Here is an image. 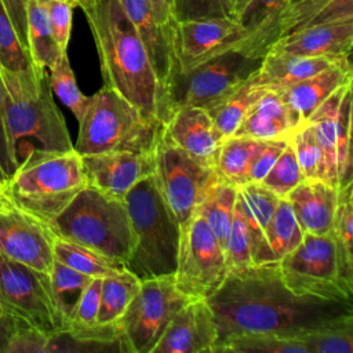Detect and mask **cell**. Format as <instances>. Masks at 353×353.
Masks as SVG:
<instances>
[{"label": "cell", "instance_id": "cell-1", "mask_svg": "<svg viewBox=\"0 0 353 353\" xmlns=\"http://www.w3.org/2000/svg\"><path fill=\"white\" fill-rule=\"evenodd\" d=\"M207 302L218 328L216 345L245 332H270L302 339L324 323L353 314V301H324L292 292L284 284L277 262L251 265L228 273Z\"/></svg>", "mask_w": 353, "mask_h": 353}, {"label": "cell", "instance_id": "cell-2", "mask_svg": "<svg viewBox=\"0 0 353 353\" xmlns=\"http://www.w3.org/2000/svg\"><path fill=\"white\" fill-rule=\"evenodd\" d=\"M101 61L103 85L120 92L146 119L161 123L159 85L146 50L119 0H81Z\"/></svg>", "mask_w": 353, "mask_h": 353}, {"label": "cell", "instance_id": "cell-3", "mask_svg": "<svg viewBox=\"0 0 353 353\" xmlns=\"http://www.w3.org/2000/svg\"><path fill=\"white\" fill-rule=\"evenodd\" d=\"M4 182L11 203L47 225L87 186L81 156L74 149L33 148Z\"/></svg>", "mask_w": 353, "mask_h": 353}, {"label": "cell", "instance_id": "cell-4", "mask_svg": "<svg viewBox=\"0 0 353 353\" xmlns=\"http://www.w3.org/2000/svg\"><path fill=\"white\" fill-rule=\"evenodd\" d=\"M6 101V131L17 164L18 142L34 138L44 150L74 149L62 113L52 98L47 70L8 72L0 68Z\"/></svg>", "mask_w": 353, "mask_h": 353}, {"label": "cell", "instance_id": "cell-5", "mask_svg": "<svg viewBox=\"0 0 353 353\" xmlns=\"http://www.w3.org/2000/svg\"><path fill=\"white\" fill-rule=\"evenodd\" d=\"M124 203L135 243L124 266L141 281L174 276L181 225L170 214L153 175L141 179L125 194Z\"/></svg>", "mask_w": 353, "mask_h": 353}, {"label": "cell", "instance_id": "cell-6", "mask_svg": "<svg viewBox=\"0 0 353 353\" xmlns=\"http://www.w3.org/2000/svg\"><path fill=\"white\" fill-rule=\"evenodd\" d=\"M48 228L59 239L88 247L121 263L130 258L135 243L124 200L88 185Z\"/></svg>", "mask_w": 353, "mask_h": 353}, {"label": "cell", "instance_id": "cell-7", "mask_svg": "<svg viewBox=\"0 0 353 353\" xmlns=\"http://www.w3.org/2000/svg\"><path fill=\"white\" fill-rule=\"evenodd\" d=\"M160 125V121L146 119L120 92L103 85L90 97L73 146L80 156L116 150L152 152Z\"/></svg>", "mask_w": 353, "mask_h": 353}, {"label": "cell", "instance_id": "cell-8", "mask_svg": "<svg viewBox=\"0 0 353 353\" xmlns=\"http://www.w3.org/2000/svg\"><path fill=\"white\" fill-rule=\"evenodd\" d=\"M261 59L233 48L194 68L178 72L168 91L165 120L182 106L212 110L255 74Z\"/></svg>", "mask_w": 353, "mask_h": 353}, {"label": "cell", "instance_id": "cell-9", "mask_svg": "<svg viewBox=\"0 0 353 353\" xmlns=\"http://www.w3.org/2000/svg\"><path fill=\"white\" fill-rule=\"evenodd\" d=\"M277 266L284 284L298 295L335 302L353 298V290L341 277L335 244L328 233H303L301 244L284 255Z\"/></svg>", "mask_w": 353, "mask_h": 353}, {"label": "cell", "instance_id": "cell-10", "mask_svg": "<svg viewBox=\"0 0 353 353\" xmlns=\"http://www.w3.org/2000/svg\"><path fill=\"white\" fill-rule=\"evenodd\" d=\"M228 265L223 247L204 218L194 211L181 225L174 283L190 299L210 298L225 281Z\"/></svg>", "mask_w": 353, "mask_h": 353}, {"label": "cell", "instance_id": "cell-11", "mask_svg": "<svg viewBox=\"0 0 353 353\" xmlns=\"http://www.w3.org/2000/svg\"><path fill=\"white\" fill-rule=\"evenodd\" d=\"M0 309L3 316L54 336L65 331L50 274L0 256Z\"/></svg>", "mask_w": 353, "mask_h": 353}, {"label": "cell", "instance_id": "cell-12", "mask_svg": "<svg viewBox=\"0 0 353 353\" xmlns=\"http://www.w3.org/2000/svg\"><path fill=\"white\" fill-rule=\"evenodd\" d=\"M152 175L170 214L182 225L196 211L216 172L164 138L160 130L153 148Z\"/></svg>", "mask_w": 353, "mask_h": 353}, {"label": "cell", "instance_id": "cell-13", "mask_svg": "<svg viewBox=\"0 0 353 353\" xmlns=\"http://www.w3.org/2000/svg\"><path fill=\"white\" fill-rule=\"evenodd\" d=\"M189 301L176 288L174 276L142 280L119 320L131 353H152L171 319Z\"/></svg>", "mask_w": 353, "mask_h": 353}, {"label": "cell", "instance_id": "cell-14", "mask_svg": "<svg viewBox=\"0 0 353 353\" xmlns=\"http://www.w3.org/2000/svg\"><path fill=\"white\" fill-rule=\"evenodd\" d=\"M55 234L47 223L14 204L0 207V256L50 274Z\"/></svg>", "mask_w": 353, "mask_h": 353}, {"label": "cell", "instance_id": "cell-15", "mask_svg": "<svg viewBox=\"0 0 353 353\" xmlns=\"http://www.w3.org/2000/svg\"><path fill=\"white\" fill-rule=\"evenodd\" d=\"M124 12L134 25L149 57L159 85L161 123L165 120L168 91L178 73L175 50V25L161 23L152 11L148 0H119Z\"/></svg>", "mask_w": 353, "mask_h": 353}, {"label": "cell", "instance_id": "cell-16", "mask_svg": "<svg viewBox=\"0 0 353 353\" xmlns=\"http://www.w3.org/2000/svg\"><path fill=\"white\" fill-rule=\"evenodd\" d=\"M245 29L232 17L176 21L175 50L178 72L194 68L239 46Z\"/></svg>", "mask_w": 353, "mask_h": 353}, {"label": "cell", "instance_id": "cell-17", "mask_svg": "<svg viewBox=\"0 0 353 353\" xmlns=\"http://www.w3.org/2000/svg\"><path fill=\"white\" fill-rule=\"evenodd\" d=\"M87 185L124 200L141 179L153 174V150H116L81 156Z\"/></svg>", "mask_w": 353, "mask_h": 353}, {"label": "cell", "instance_id": "cell-18", "mask_svg": "<svg viewBox=\"0 0 353 353\" xmlns=\"http://www.w3.org/2000/svg\"><path fill=\"white\" fill-rule=\"evenodd\" d=\"M218 328L207 299H190L171 319L152 353H214Z\"/></svg>", "mask_w": 353, "mask_h": 353}, {"label": "cell", "instance_id": "cell-19", "mask_svg": "<svg viewBox=\"0 0 353 353\" xmlns=\"http://www.w3.org/2000/svg\"><path fill=\"white\" fill-rule=\"evenodd\" d=\"M160 130L170 142L215 170L222 139L205 109L199 106L178 108L161 123Z\"/></svg>", "mask_w": 353, "mask_h": 353}, {"label": "cell", "instance_id": "cell-20", "mask_svg": "<svg viewBox=\"0 0 353 353\" xmlns=\"http://www.w3.org/2000/svg\"><path fill=\"white\" fill-rule=\"evenodd\" d=\"M352 48L353 18H349L305 28L279 39L269 50L305 57L350 58Z\"/></svg>", "mask_w": 353, "mask_h": 353}, {"label": "cell", "instance_id": "cell-21", "mask_svg": "<svg viewBox=\"0 0 353 353\" xmlns=\"http://www.w3.org/2000/svg\"><path fill=\"white\" fill-rule=\"evenodd\" d=\"M350 81H353V69L350 58H345L305 80L276 91L283 97L296 125H301L334 91Z\"/></svg>", "mask_w": 353, "mask_h": 353}, {"label": "cell", "instance_id": "cell-22", "mask_svg": "<svg viewBox=\"0 0 353 353\" xmlns=\"http://www.w3.org/2000/svg\"><path fill=\"white\" fill-rule=\"evenodd\" d=\"M285 199L303 233H328L338 200L336 186L323 179H303Z\"/></svg>", "mask_w": 353, "mask_h": 353}, {"label": "cell", "instance_id": "cell-23", "mask_svg": "<svg viewBox=\"0 0 353 353\" xmlns=\"http://www.w3.org/2000/svg\"><path fill=\"white\" fill-rule=\"evenodd\" d=\"M296 127L280 92L266 88L247 110L233 135L256 139H281L290 138Z\"/></svg>", "mask_w": 353, "mask_h": 353}, {"label": "cell", "instance_id": "cell-24", "mask_svg": "<svg viewBox=\"0 0 353 353\" xmlns=\"http://www.w3.org/2000/svg\"><path fill=\"white\" fill-rule=\"evenodd\" d=\"M349 18H353V0H292L272 26L269 48L279 39L305 28Z\"/></svg>", "mask_w": 353, "mask_h": 353}, {"label": "cell", "instance_id": "cell-25", "mask_svg": "<svg viewBox=\"0 0 353 353\" xmlns=\"http://www.w3.org/2000/svg\"><path fill=\"white\" fill-rule=\"evenodd\" d=\"M345 58L305 57L269 50L261 59L254 81L268 90H281L305 80Z\"/></svg>", "mask_w": 353, "mask_h": 353}, {"label": "cell", "instance_id": "cell-26", "mask_svg": "<svg viewBox=\"0 0 353 353\" xmlns=\"http://www.w3.org/2000/svg\"><path fill=\"white\" fill-rule=\"evenodd\" d=\"M280 199L261 183L250 182L237 186V201L245 216L251 236L252 265L272 262L265 239V228Z\"/></svg>", "mask_w": 353, "mask_h": 353}, {"label": "cell", "instance_id": "cell-27", "mask_svg": "<svg viewBox=\"0 0 353 353\" xmlns=\"http://www.w3.org/2000/svg\"><path fill=\"white\" fill-rule=\"evenodd\" d=\"M52 352H117L131 353L120 323L91 325H69L50 338L48 353Z\"/></svg>", "mask_w": 353, "mask_h": 353}, {"label": "cell", "instance_id": "cell-28", "mask_svg": "<svg viewBox=\"0 0 353 353\" xmlns=\"http://www.w3.org/2000/svg\"><path fill=\"white\" fill-rule=\"evenodd\" d=\"M292 0H250L243 12L237 17L247 34L237 50L262 58L269 48V34L280 12Z\"/></svg>", "mask_w": 353, "mask_h": 353}, {"label": "cell", "instance_id": "cell-29", "mask_svg": "<svg viewBox=\"0 0 353 353\" xmlns=\"http://www.w3.org/2000/svg\"><path fill=\"white\" fill-rule=\"evenodd\" d=\"M268 139L232 135L221 142L215 172L216 175L234 186L247 183L250 167Z\"/></svg>", "mask_w": 353, "mask_h": 353}, {"label": "cell", "instance_id": "cell-30", "mask_svg": "<svg viewBox=\"0 0 353 353\" xmlns=\"http://www.w3.org/2000/svg\"><path fill=\"white\" fill-rule=\"evenodd\" d=\"M328 234L335 244L341 277L353 290V181L338 188L335 214Z\"/></svg>", "mask_w": 353, "mask_h": 353}, {"label": "cell", "instance_id": "cell-31", "mask_svg": "<svg viewBox=\"0 0 353 353\" xmlns=\"http://www.w3.org/2000/svg\"><path fill=\"white\" fill-rule=\"evenodd\" d=\"M26 48L36 69L47 70L66 51H61L54 40L47 10L41 0H25Z\"/></svg>", "mask_w": 353, "mask_h": 353}, {"label": "cell", "instance_id": "cell-32", "mask_svg": "<svg viewBox=\"0 0 353 353\" xmlns=\"http://www.w3.org/2000/svg\"><path fill=\"white\" fill-rule=\"evenodd\" d=\"M237 186L222 181L218 175L203 194L196 211L204 218L223 247L233 221Z\"/></svg>", "mask_w": 353, "mask_h": 353}, {"label": "cell", "instance_id": "cell-33", "mask_svg": "<svg viewBox=\"0 0 353 353\" xmlns=\"http://www.w3.org/2000/svg\"><path fill=\"white\" fill-rule=\"evenodd\" d=\"M54 259L92 279H103L127 270L124 263L119 261L57 236L54 240Z\"/></svg>", "mask_w": 353, "mask_h": 353}, {"label": "cell", "instance_id": "cell-34", "mask_svg": "<svg viewBox=\"0 0 353 353\" xmlns=\"http://www.w3.org/2000/svg\"><path fill=\"white\" fill-rule=\"evenodd\" d=\"M352 83L353 81L346 83L334 91L306 120L313 125L316 138L324 152L327 163V182L336 188V113L342 95Z\"/></svg>", "mask_w": 353, "mask_h": 353}, {"label": "cell", "instance_id": "cell-35", "mask_svg": "<svg viewBox=\"0 0 353 353\" xmlns=\"http://www.w3.org/2000/svg\"><path fill=\"white\" fill-rule=\"evenodd\" d=\"M139 287L141 280L128 270L103 277L97 323H117L127 310L132 298L137 295Z\"/></svg>", "mask_w": 353, "mask_h": 353}, {"label": "cell", "instance_id": "cell-36", "mask_svg": "<svg viewBox=\"0 0 353 353\" xmlns=\"http://www.w3.org/2000/svg\"><path fill=\"white\" fill-rule=\"evenodd\" d=\"M309 353L305 342L270 332H245L219 342L214 353Z\"/></svg>", "mask_w": 353, "mask_h": 353}, {"label": "cell", "instance_id": "cell-37", "mask_svg": "<svg viewBox=\"0 0 353 353\" xmlns=\"http://www.w3.org/2000/svg\"><path fill=\"white\" fill-rule=\"evenodd\" d=\"M265 90V87H261L254 81L252 76L229 97H226L218 106L208 112L222 141L236 132L247 110Z\"/></svg>", "mask_w": 353, "mask_h": 353}, {"label": "cell", "instance_id": "cell-38", "mask_svg": "<svg viewBox=\"0 0 353 353\" xmlns=\"http://www.w3.org/2000/svg\"><path fill=\"white\" fill-rule=\"evenodd\" d=\"M265 239L272 262H279L284 255L301 244L303 232L285 197L279 200L277 207L265 228Z\"/></svg>", "mask_w": 353, "mask_h": 353}, {"label": "cell", "instance_id": "cell-39", "mask_svg": "<svg viewBox=\"0 0 353 353\" xmlns=\"http://www.w3.org/2000/svg\"><path fill=\"white\" fill-rule=\"evenodd\" d=\"M309 353H353V314L341 316L302 336Z\"/></svg>", "mask_w": 353, "mask_h": 353}, {"label": "cell", "instance_id": "cell-40", "mask_svg": "<svg viewBox=\"0 0 353 353\" xmlns=\"http://www.w3.org/2000/svg\"><path fill=\"white\" fill-rule=\"evenodd\" d=\"M92 277L85 276L54 259L50 272V283L57 307L65 321V328L73 314V310L84 288L88 285Z\"/></svg>", "mask_w": 353, "mask_h": 353}, {"label": "cell", "instance_id": "cell-41", "mask_svg": "<svg viewBox=\"0 0 353 353\" xmlns=\"http://www.w3.org/2000/svg\"><path fill=\"white\" fill-rule=\"evenodd\" d=\"M47 70L52 92H55L61 102L73 113L79 121L88 105L90 97H85L79 90L68 58V52H62Z\"/></svg>", "mask_w": 353, "mask_h": 353}, {"label": "cell", "instance_id": "cell-42", "mask_svg": "<svg viewBox=\"0 0 353 353\" xmlns=\"http://www.w3.org/2000/svg\"><path fill=\"white\" fill-rule=\"evenodd\" d=\"M305 179H323L327 182V163L324 152L309 121L298 125L290 137Z\"/></svg>", "mask_w": 353, "mask_h": 353}, {"label": "cell", "instance_id": "cell-43", "mask_svg": "<svg viewBox=\"0 0 353 353\" xmlns=\"http://www.w3.org/2000/svg\"><path fill=\"white\" fill-rule=\"evenodd\" d=\"M352 84L345 90L336 113V176L338 188L353 181L352 172Z\"/></svg>", "mask_w": 353, "mask_h": 353}, {"label": "cell", "instance_id": "cell-44", "mask_svg": "<svg viewBox=\"0 0 353 353\" xmlns=\"http://www.w3.org/2000/svg\"><path fill=\"white\" fill-rule=\"evenodd\" d=\"M0 68L8 72L34 68L3 0H0Z\"/></svg>", "mask_w": 353, "mask_h": 353}, {"label": "cell", "instance_id": "cell-45", "mask_svg": "<svg viewBox=\"0 0 353 353\" xmlns=\"http://www.w3.org/2000/svg\"><path fill=\"white\" fill-rule=\"evenodd\" d=\"M303 179L305 178L299 167L292 142L288 138L280 156L259 183L273 192L276 196L285 197Z\"/></svg>", "mask_w": 353, "mask_h": 353}, {"label": "cell", "instance_id": "cell-46", "mask_svg": "<svg viewBox=\"0 0 353 353\" xmlns=\"http://www.w3.org/2000/svg\"><path fill=\"white\" fill-rule=\"evenodd\" d=\"M223 251L229 273L245 269L252 265L250 229L237 200L233 221L223 244Z\"/></svg>", "mask_w": 353, "mask_h": 353}, {"label": "cell", "instance_id": "cell-47", "mask_svg": "<svg viewBox=\"0 0 353 353\" xmlns=\"http://www.w3.org/2000/svg\"><path fill=\"white\" fill-rule=\"evenodd\" d=\"M50 338L26 323L12 320L3 353H48Z\"/></svg>", "mask_w": 353, "mask_h": 353}, {"label": "cell", "instance_id": "cell-48", "mask_svg": "<svg viewBox=\"0 0 353 353\" xmlns=\"http://www.w3.org/2000/svg\"><path fill=\"white\" fill-rule=\"evenodd\" d=\"M172 11L176 21L233 18L230 0H172Z\"/></svg>", "mask_w": 353, "mask_h": 353}, {"label": "cell", "instance_id": "cell-49", "mask_svg": "<svg viewBox=\"0 0 353 353\" xmlns=\"http://www.w3.org/2000/svg\"><path fill=\"white\" fill-rule=\"evenodd\" d=\"M50 19L51 32L54 40L61 51L68 50L70 32H72V18L76 6L72 0H41Z\"/></svg>", "mask_w": 353, "mask_h": 353}, {"label": "cell", "instance_id": "cell-50", "mask_svg": "<svg viewBox=\"0 0 353 353\" xmlns=\"http://www.w3.org/2000/svg\"><path fill=\"white\" fill-rule=\"evenodd\" d=\"M101 284H102V279H98V277L91 279L88 285L84 288L66 327L91 325L97 323L99 299H101Z\"/></svg>", "mask_w": 353, "mask_h": 353}, {"label": "cell", "instance_id": "cell-51", "mask_svg": "<svg viewBox=\"0 0 353 353\" xmlns=\"http://www.w3.org/2000/svg\"><path fill=\"white\" fill-rule=\"evenodd\" d=\"M287 141H288V138L266 141L265 146L258 153V156L255 157V160L252 161V164L250 167V171L247 175V183H250V182L259 183L266 176V174L269 172V170L272 168V165L274 164L277 157L280 156L281 150L284 149Z\"/></svg>", "mask_w": 353, "mask_h": 353}, {"label": "cell", "instance_id": "cell-52", "mask_svg": "<svg viewBox=\"0 0 353 353\" xmlns=\"http://www.w3.org/2000/svg\"><path fill=\"white\" fill-rule=\"evenodd\" d=\"M6 101H4V87L3 81L0 77V178L6 181L7 178L11 176L14 170L17 168V161L14 160L10 146H8V139H7V131H6Z\"/></svg>", "mask_w": 353, "mask_h": 353}, {"label": "cell", "instance_id": "cell-53", "mask_svg": "<svg viewBox=\"0 0 353 353\" xmlns=\"http://www.w3.org/2000/svg\"><path fill=\"white\" fill-rule=\"evenodd\" d=\"M154 17L165 25H175L176 19L172 11V0H148Z\"/></svg>", "mask_w": 353, "mask_h": 353}, {"label": "cell", "instance_id": "cell-54", "mask_svg": "<svg viewBox=\"0 0 353 353\" xmlns=\"http://www.w3.org/2000/svg\"><path fill=\"white\" fill-rule=\"evenodd\" d=\"M11 325H12V320L3 316L0 319V353H3V349H4V345H6V341H7V336L10 334V330H11Z\"/></svg>", "mask_w": 353, "mask_h": 353}, {"label": "cell", "instance_id": "cell-55", "mask_svg": "<svg viewBox=\"0 0 353 353\" xmlns=\"http://www.w3.org/2000/svg\"><path fill=\"white\" fill-rule=\"evenodd\" d=\"M248 3H250V0H230L233 18H236V19H237V17L243 12V10L247 7V4H248Z\"/></svg>", "mask_w": 353, "mask_h": 353}, {"label": "cell", "instance_id": "cell-56", "mask_svg": "<svg viewBox=\"0 0 353 353\" xmlns=\"http://www.w3.org/2000/svg\"><path fill=\"white\" fill-rule=\"evenodd\" d=\"M4 186H6V182H4V181L0 178V189H3Z\"/></svg>", "mask_w": 353, "mask_h": 353}, {"label": "cell", "instance_id": "cell-57", "mask_svg": "<svg viewBox=\"0 0 353 353\" xmlns=\"http://www.w3.org/2000/svg\"><path fill=\"white\" fill-rule=\"evenodd\" d=\"M3 317V313H1V309H0V319Z\"/></svg>", "mask_w": 353, "mask_h": 353}, {"label": "cell", "instance_id": "cell-58", "mask_svg": "<svg viewBox=\"0 0 353 353\" xmlns=\"http://www.w3.org/2000/svg\"><path fill=\"white\" fill-rule=\"evenodd\" d=\"M72 1H74V3H76V6H77V0H72Z\"/></svg>", "mask_w": 353, "mask_h": 353}, {"label": "cell", "instance_id": "cell-59", "mask_svg": "<svg viewBox=\"0 0 353 353\" xmlns=\"http://www.w3.org/2000/svg\"><path fill=\"white\" fill-rule=\"evenodd\" d=\"M79 1H80V0H77V4H79Z\"/></svg>", "mask_w": 353, "mask_h": 353}, {"label": "cell", "instance_id": "cell-60", "mask_svg": "<svg viewBox=\"0 0 353 353\" xmlns=\"http://www.w3.org/2000/svg\"><path fill=\"white\" fill-rule=\"evenodd\" d=\"M80 1H81V0H80ZM80 1H79V3H80ZM77 6H79V4H77Z\"/></svg>", "mask_w": 353, "mask_h": 353}]
</instances>
